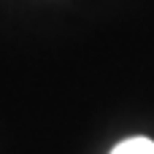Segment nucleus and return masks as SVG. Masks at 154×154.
Here are the masks:
<instances>
[{"mask_svg": "<svg viewBox=\"0 0 154 154\" xmlns=\"http://www.w3.org/2000/svg\"><path fill=\"white\" fill-rule=\"evenodd\" d=\"M111 154H154V141L152 138H127Z\"/></svg>", "mask_w": 154, "mask_h": 154, "instance_id": "obj_1", "label": "nucleus"}]
</instances>
